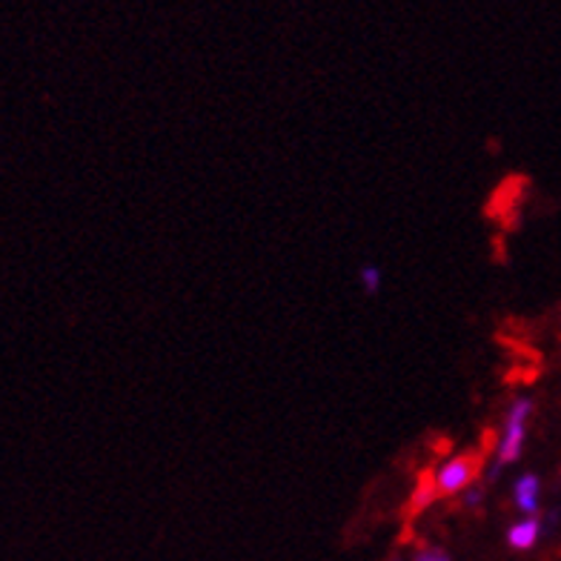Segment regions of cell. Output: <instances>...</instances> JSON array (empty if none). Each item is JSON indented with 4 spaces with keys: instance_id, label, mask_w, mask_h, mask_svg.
I'll use <instances>...</instances> for the list:
<instances>
[{
    "instance_id": "cell-1",
    "label": "cell",
    "mask_w": 561,
    "mask_h": 561,
    "mask_svg": "<svg viewBox=\"0 0 561 561\" xmlns=\"http://www.w3.org/2000/svg\"><path fill=\"white\" fill-rule=\"evenodd\" d=\"M533 415V401L530 399H513V404L504 413V430L502 438L495 444V461L502 467L513 465L522 458L527 438V419Z\"/></svg>"
},
{
    "instance_id": "cell-2",
    "label": "cell",
    "mask_w": 561,
    "mask_h": 561,
    "mask_svg": "<svg viewBox=\"0 0 561 561\" xmlns=\"http://www.w3.org/2000/svg\"><path fill=\"white\" fill-rule=\"evenodd\" d=\"M476 473H479V456H473V453H461V456L447 458L436 473H433L438 495L461 493V490L473 484Z\"/></svg>"
},
{
    "instance_id": "cell-3",
    "label": "cell",
    "mask_w": 561,
    "mask_h": 561,
    "mask_svg": "<svg viewBox=\"0 0 561 561\" xmlns=\"http://www.w3.org/2000/svg\"><path fill=\"white\" fill-rule=\"evenodd\" d=\"M513 499H516V507L525 513V516H539L541 507V479L536 473L518 476L516 484H513Z\"/></svg>"
},
{
    "instance_id": "cell-4",
    "label": "cell",
    "mask_w": 561,
    "mask_h": 561,
    "mask_svg": "<svg viewBox=\"0 0 561 561\" xmlns=\"http://www.w3.org/2000/svg\"><path fill=\"white\" fill-rule=\"evenodd\" d=\"M541 536H545V522H541V516H525L507 530V545L513 550H533V547L539 545Z\"/></svg>"
},
{
    "instance_id": "cell-5",
    "label": "cell",
    "mask_w": 561,
    "mask_h": 561,
    "mask_svg": "<svg viewBox=\"0 0 561 561\" xmlns=\"http://www.w3.org/2000/svg\"><path fill=\"white\" fill-rule=\"evenodd\" d=\"M436 499H438L436 479H433L430 473H424L419 481V488H415L413 499H410V510H413V513H421V510H427Z\"/></svg>"
},
{
    "instance_id": "cell-6",
    "label": "cell",
    "mask_w": 561,
    "mask_h": 561,
    "mask_svg": "<svg viewBox=\"0 0 561 561\" xmlns=\"http://www.w3.org/2000/svg\"><path fill=\"white\" fill-rule=\"evenodd\" d=\"M358 278H362V287L367 296H376L378 289H381V270H378L376 264H364Z\"/></svg>"
},
{
    "instance_id": "cell-7",
    "label": "cell",
    "mask_w": 561,
    "mask_h": 561,
    "mask_svg": "<svg viewBox=\"0 0 561 561\" xmlns=\"http://www.w3.org/2000/svg\"><path fill=\"white\" fill-rule=\"evenodd\" d=\"M413 561H453L444 547H421Z\"/></svg>"
},
{
    "instance_id": "cell-8",
    "label": "cell",
    "mask_w": 561,
    "mask_h": 561,
    "mask_svg": "<svg viewBox=\"0 0 561 561\" xmlns=\"http://www.w3.org/2000/svg\"><path fill=\"white\" fill-rule=\"evenodd\" d=\"M481 499H484V490H481V484H470L465 493V507H479Z\"/></svg>"
},
{
    "instance_id": "cell-9",
    "label": "cell",
    "mask_w": 561,
    "mask_h": 561,
    "mask_svg": "<svg viewBox=\"0 0 561 561\" xmlns=\"http://www.w3.org/2000/svg\"><path fill=\"white\" fill-rule=\"evenodd\" d=\"M392 561H401V559H392Z\"/></svg>"
}]
</instances>
